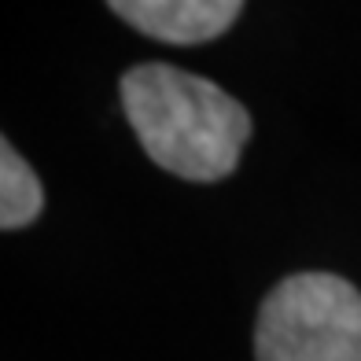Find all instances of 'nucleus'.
Masks as SVG:
<instances>
[{"label":"nucleus","instance_id":"obj_1","mask_svg":"<svg viewBox=\"0 0 361 361\" xmlns=\"http://www.w3.org/2000/svg\"><path fill=\"white\" fill-rule=\"evenodd\" d=\"M122 107L147 159L185 180L228 177L251 137V114L236 96L166 63L126 71Z\"/></svg>","mask_w":361,"mask_h":361},{"label":"nucleus","instance_id":"obj_2","mask_svg":"<svg viewBox=\"0 0 361 361\" xmlns=\"http://www.w3.org/2000/svg\"><path fill=\"white\" fill-rule=\"evenodd\" d=\"M258 361H361V291L336 273H295L258 310Z\"/></svg>","mask_w":361,"mask_h":361},{"label":"nucleus","instance_id":"obj_3","mask_svg":"<svg viewBox=\"0 0 361 361\" xmlns=\"http://www.w3.org/2000/svg\"><path fill=\"white\" fill-rule=\"evenodd\" d=\"M111 11L133 30L166 44H203L233 26L240 0H111Z\"/></svg>","mask_w":361,"mask_h":361},{"label":"nucleus","instance_id":"obj_4","mask_svg":"<svg viewBox=\"0 0 361 361\" xmlns=\"http://www.w3.org/2000/svg\"><path fill=\"white\" fill-rule=\"evenodd\" d=\"M44 210V188L30 162L0 140V228H26Z\"/></svg>","mask_w":361,"mask_h":361}]
</instances>
